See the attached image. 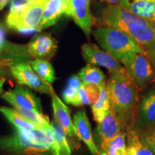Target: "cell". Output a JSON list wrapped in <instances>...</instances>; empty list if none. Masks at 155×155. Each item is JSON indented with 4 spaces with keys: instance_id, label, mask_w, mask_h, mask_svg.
<instances>
[{
    "instance_id": "1",
    "label": "cell",
    "mask_w": 155,
    "mask_h": 155,
    "mask_svg": "<svg viewBox=\"0 0 155 155\" xmlns=\"http://www.w3.org/2000/svg\"><path fill=\"white\" fill-rule=\"evenodd\" d=\"M110 109L116 114L122 128L128 129L134 122L139 101V88L125 68L112 73L106 83Z\"/></svg>"
},
{
    "instance_id": "2",
    "label": "cell",
    "mask_w": 155,
    "mask_h": 155,
    "mask_svg": "<svg viewBox=\"0 0 155 155\" xmlns=\"http://www.w3.org/2000/svg\"><path fill=\"white\" fill-rule=\"evenodd\" d=\"M105 26L118 29L129 35L144 50L155 44V25L119 5H108L102 12Z\"/></svg>"
},
{
    "instance_id": "3",
    "label": "cell",
    "mask_w": 155,
    "mask_h": 155,
    "mask_svg": "<svg viewBox=\"0 0 155 155\" xmlns=\"http://www.w3.org/2000/svg\"><path fill=\"white\" fill-rule=\"evenodd\" d=\"M101 48L127 68L137 53L145 50L130 36L118 29L101 27L91 31Z\"/></svg>"
},
{
    "instance_id": "4",
    "label": "cell",
    "mask_w": 155,
    "mask_h": 155,
    "mask_svg": "<svg viewBox=\"0 0 155 155\" xmlns=\"http://www.w3.org/2000/svg\"><path fill=\"white\" fill-rule=\"evenodd\" d=\"M48 0H30L20 2L12 0L10 11L6 18L9 29L20 32L38 31Z\"/></svg>"
},
{
    "instance_id": "5",
    "label": "cell",
    "mask_w": 155,
    "mask_h": 155,
    "mask_svg": "<svg viewBox=\"0 0 155 155\" xmlns=\"http://www.w3.org/2000/svg\"><path fill=\"white\" fill-rule=\"evenodd\" d=\"M139 88H143L155 80V71L146 51L137 53L129 66L125 68Z\"/></svg>"
},
{
    "instance_id": "6",
    "label": "cell",
    "mask_w": 155,
    "mask_h": 155,
    "mask_svg": "<svg viewBox=\"0 0 155 155\" xmlns=\"http://www.w3.org/2000/svg\"><path fill=\"white\" fill-rule=\"evenodd\" d=\"M12 75L21 85L30 87L41 94H51L53 91L50 84L45 83L36 74L28 63H19L10 68Z\"/></svg>"
},
{
    "instance_id": "7",
    "label": "cell",
    "mask_w": 155,
    "mask_h": 155,
    "mask_svg": "<svg viewBox=\"0 0 155 155\" xmlns=\"http://www.w3.org/2000/svg\"><path fill=\"white\" fill-rule=\"evenodd\" d=\"M82 55L88 64L106 68L110 73L117 72L124 67L118 60L105 50H101L95 44L86 43L81 48Z\"/></svg>"
},
{
    "instance_id": "8",
    "label": "cell",
    "mask_w": 155,
    "mask_h": 155,
    "mask_svg": "<svg viewBox=\"0 0 155 155\" xmlns=\"http://www.w3.org/2000/svg\"><path fill=\"white\" fill-rule=\"evenodd\" d=\"M2 98L5 99L15 108L35 110L41 112V101L30 89L22 86H17L14 89L4 92Z\"/></svg>"
},
{
    "instance_id": "9",
    "label": "cell",
    "mask_w": 155,
    "mask_h": 155,
    "mask_svg": "<svg viewBox=\"0 0 155 155\" xmlns=\"http://www.w3.org/2000/svg\"><path fill=\"white\" fill-rule=\"evenodd\" d=\"M0 147L27 154L40 155L48 152L53 153L48 147L35 144L29 140L17 129L12 135L0 139Z\"/></svg>"
},
{
    "instance_id": "10",
    "label": "cell",
    "mask_w": 155,
    "mask_h": 155,
    "mask_svg": "<svg viewBox=\"0 0 155 155\" xmlns=\"http://www.w3.org/2000/svg\"><path fill=\"white\" fill-rule=\"evenodd\" d=\"M91 0H70L65 15L71 17L87 37L91 34L94 19L91 12Z\"/></svg>"
},
{
    "instance_id": "11",
    "label": "cell",
    "mask_w": 155,
    "mask_h": 155,
    "mask_svg": "<svg viewBox=\"0 0 155 155\" xmlns=\"http://www.w3.org/2000/svg\"><path fill=\"white\" fill-rule=\"evenodd\" d=\"M57 49V40L48 33L36 35L28 45V53L31 57L48 61L55 55Z\"/></svg>"
},
{
    "instance_id": "12",
    "label": "cell",
    "mask_w": 155,
    "mask_h": 155,
    "mask_svg": "<svg viewBox=\"0 0 155 155\" xmlns=\"http://www.w3.org/2000/svg\"><path fill=\"white\" fill-rule=\"evenodd\" d=\"M121 129L122 126L119 119L114 112L110 109L102 121L98 124L96 129L101 150L100 154L106 150L110 141L121 134Z\"/></svg>"
},
{
    "instance_id": "13",
    "label": "cell",
    "mask_w": 155,
    "mask_h": 155,
    "mask_svg": "<svg viewBox=\"0 0 155 155\" xmlns=\"http://www.w3.org/2000/svg\"><path fill=\"white\" fill-rule=\"evenodd\" d=\"M50 96L52 97V105L55 120L61 126L67 137H71V139L77 138L78 139L69 108L55 94L54 90L50 94Z\"/></svg>"
},
{
    "instance_id": "14",
    "label": "cell",
    "mask_w": 155,
    "mask_h": 155,
    "mask_svg": "<svg viewBox=\"0 0 155 155\" xmlns=\"http://www.w3.org/2000/svg\"><path fill=\"white\" fill-rule=\"evenodd\" d=\"M73 124L79 140L83 141L93 154L100 155L99 151L95 144L90 121L84 110H80L75 114Z\"/></svg>"
},
{
    "instance_id": "15",
    "label": "cell",
    "mask_w": 155,
    "mask_h": 155,
    "mask_svg": "<svg viewBox=\"0 0 155 155\" xmlns=\"http://www.w3.org/2000/svg\"><path fill=\"white\" fill-rule=\"evenodd\" d=\"M69 2L70 0H48L38 31L55 25L65 15Z\"/></svg>"
},
{
    "instance_id": "16",
    "label": "cell",
    "mask_w": 155,
    "mask_h": 155,
    "mask_svg": "<svg viewBox=\"0 0 155 155\" xmlns=\"http://www.w3.org/2000/svg\"><path fill=\"white\" fill-rule=\"evenodd\" d=\"M119 5L155 25V0H121Z\"/></svg>"
},
{
    "instance_id": "17",
    "label": "cell",
    "mask_w": 155,
    "mask_h": 155,
    "mask_svg": "<svg viewBox=\"0 0 155 155\" xmlns=\"http://www.w3.org/2000/svg\"><path fill=\"white\" fill-rule=\"evenodd\" d=\"M18 129L27 139L35 144L44 145L48 147L53 152V154L55 155L56 153V143L53 129H46L43 128H36L32 130H25V129Z\"/></svg>"
},
{
    "instance_id": "18",
    "label": "cell",
    "mask_w": 155,
    "mask_h": 155,
    "mask_svg": "<svg viewBox=\"0 0 155 155\" xmlns=\"http://www.w3.org/2000/svg\"><path fill=\"white\" fill-rule=\"evenodd\" d=\"M127 155H154L150 147L141 139L135 131L127 133Z\"/></svg>"
},
{
    "instance_id": "19",
    "label": "cell",
    "mask_w": 155,
    "mask_h": 155,
    "mask_svg": "<svg viewBox=\"0 0 155 155\" xmlns=\"http://www.w3.org/2000/svg\"><path fill=\"white\" fill-rule=\"evenodd\" d=\"M100 90V94L98 99L92 105V112L94 119L97 123H100L104 119L106 114L109 111L110 104L108 101L106 88V83L98 86Z\"/></svg>"
},
{
    "instance_id": "20",
    "label": "cell",
    "mask_w": 155,
    "mask_h": 155,
    "mask_svg": "<svg viewBox=\"0 0 155 155\" xmlns=\"http://www.w3.org/2000/svg\"><path fill=\"white\" fill-rule=\"evenodd\" d=\"M100 94L99 87L89 83H83L78 91L75 106L93 105Z\"/></svg>"
},
{
    "instance_id": "21",
    "label": "cell",
    "mask_w": 155,
    "mask_h": 155,
    "mask_svg": "<svg viewBox=\"0 0 155 155\" xmlns=\"http://www.w3.org/2000/svg\"><path fill=\"white\" fill-rule=\"evenodd\" d=\"M81 80L84 83L100 86L106 83V75L96 65L88 64L78 73Z\"/></svg>"
},
{
    "instance_id": "22",
    "label": "cell",
    "mask_w": 155,
    "mask_h": 155,
    "mask_svg": "<svg viewBox=\"0 0 155 155\" xmlns=\"http://www.w3.org/2000/svg\"><path fill=\"white\" fill-rule=\"evenodd\" d=\"M30 65L36 74L45 83L50 85L55 81V71L48 61L35 59L30 62Z\"/></svg>"
},
{
    "instance_id": "23",
    "label": "cell",
    "mask_w": 155,
    "mask_h": 155,
    "mask_svg": "<svg viewBox=\"0 0 155 155\" xmlns=\"http://www.w3.org/2000/svg\"><path fill=\"white\" fill-rule=\"evenodd\" d=\"M0 112L5 116L8 121L16 127V129H25V130H32L36 129L35 125L27 121L19 114L15 108H11L5 106H0Z\"/></svg>"
},
{
    "instance_id": "24",
    "label": "cell",
    "mask_w": 155,
    "mask_h": 155,
    "mask_svg": "<svg viewBox=\"0 0 155 155\" xmlns=\"http://www.w3.org/2000/svg\"><path fill=\"white\" fill-rule=\"evenodd\" d=\"M140 114L144 124H155V91L150 93L143 98L140 105Z\"/></svg>"
},
{
    "instance_id": "25",
    "label": "cell",
    "mask_w": 155,
    "mask_h": 155,
    "mask_svg": "<svg viewBox=\"0 0 155 155\" xmlns=\"http://www.w3.org/2000/svg\"><path fill=\"white\" fill-rule=\"evenodd\" d=\"M15 109L24 119L32 124L35 125L37 127L50 129V130L53 129L48 117L43 115L41 112L35 111V110L22 109V108H15Z\"/></svg>"
},
{
    "instance_id": "26",
    "label": "cell",
    "mask_w": 155,
    "mask_h": 155,
    "mask_svg": "<svg viewBox=\"0 0 155 155\" xmlns=\"http://www.w3.org/2000/svg\"><path fill=\"white\" fill-rule=\"evenodd\" d=\"M50 124L53 127L55 135L56 143L55 155H71V152L67 140V136L63 128L55 119L50 123Z\"/></svg>"
},
{
    "instance_id": "27",
    "label": "cell",
    "mask_w": 155,
    "mask_h": 155,
    "mask_svg": "<svg viewBox=\"0 0 155 155\" xmlns=\"http://www.w3.org/2000/svg\"><path fill=\"white\" fill-rule=\"evenodd\" d=\"M100 155H127L125 134L121 133L111 140Z\"/></svg>"
},
{
    "instance_id": "28",
    "label": "cell",
    "mask_w": 155,
    "mask_h": 155,
    "mask_svg": "<svg viewBox=\"0 0 155 155\" xmlns=\"http://www.w3.org/2000/svg\"><path fill=\"white\" fill-rule=\"evenodd\" d=\"M78 91V89H76L72 86L67 85L66 88L64 89L63 92V100L67 104L74 106L75 103L76 101Z\"/></svg>"
},
{
    "instance_id": "29",
    "label": "cell",
    "mask_w": 155,
    "mask_h": 155,
    "mask_svg": "<svg viewBox=\"0 0 155 155\" xmlns=\"http://www.w3.org/2000/svg\"><path fill=\"white\" fill-rule=\"evenodd\" d=\"M145 142L150 147L155 155V129L147 136L145 138Z\"/></svg>"
},
{
    "instance_id": "30",
    "label": "cell",
    "mask_w": 155,
    "mask_h": 155,
    "mask_svg": "<svg viewBox=\"0 0 155 155\" xmlns=\"http://www.w3.org/2000/svg\"><path fill=\"white\" fill-rule=\"evenodd\" d=\"M145 51H146L148 58H150L151 63H152L155 71V44L145 50Z\"/></svg>"
},
{
    "instance_id": "31",
    "label": "cell",
    "mask_w": 155,
    "mask_h": 155,
    "mask_svg": "<svg viewBox=\"0 0 155 155\" xmlns=\"http://www.w3.org/2000/svg\"><path fill=\"white\" fill-rule=\"evenodd\" d=\"M104 2H106L108 5H119L121 0H102Z\"/></svg>"
},
{
    "instance_id": "32",
    "label": "cell",
    "mask_w": 155,
    "mask_h": 155,
    "mask_svg": "<svg viewBox=\"0 0 155 155\" xmlns=\"http://www.w3.org/2000/svg\"><path fill=\"white\" fill-rule=\"evenodd\" d=\"M12 0H0V11L2 10Z\"/></svg>"
},
{
    "instance_id": "33",
    "label": "cell",
    "mask_w": 155,
    "mask_h": 155,
    "mask_svg": "<svg viewBox=\"0 0 155 155\" xmlns=\"http://www.w3.org/2000/svg\"><path fill=\"white\" fill-rule=\"evenodd\" d=\"M5 79L3 77L0 76V94L3 92V85L5 83Z\"/></svg>"
},
{
    "instance_id": "34",
    "label": "cell",
    "mask_w": 155,
    "mask_h": 155,
    "mask_svg": "<svg viewBox=\"0 0 155 155\" xmlns=\"http://www.w3.org/2000/svg\"><path fill=\"white\" fill-rule=\"evenodd\" d=\"M25 1H26V2H29V1H30V0H25Z\"/></svg>"
}]
</instances>
